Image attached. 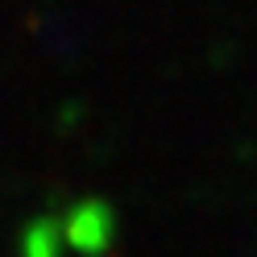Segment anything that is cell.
<instances>
[{
	"label": "cell",
	"mask_w": 257,
	"mask_h": 257,
	"mask_svg": "<svg viewBox=\"0 0 257 257\" xmlns=\"http://www.w3.org/2000/svg\"><path fill=\"white\" fill-rule=\"evenodd\" d=\"M17 245L29 253V257H50L58 249H67V236H62V220L58 216H38V220H29L21 236H17Z\"/></svg>",
	"instance_id": "cell-2"
},
{
	"label": "cell",
	"mask_w": 257,
	"mask_h": 257,
	"mask_svg": "<svg viewBox=\"0 0 257 257\" xmlns=\"http://www.w3.org/2000/svg\"><path fill=\"white\" fill-rule=\"evenodd\" d=\"M62 236H67V249L79 253H104L116 245V212L104 199H79L67 216H62Z\"/></svg>",
	"instance_id": "cell-1"
}]
</instances>
